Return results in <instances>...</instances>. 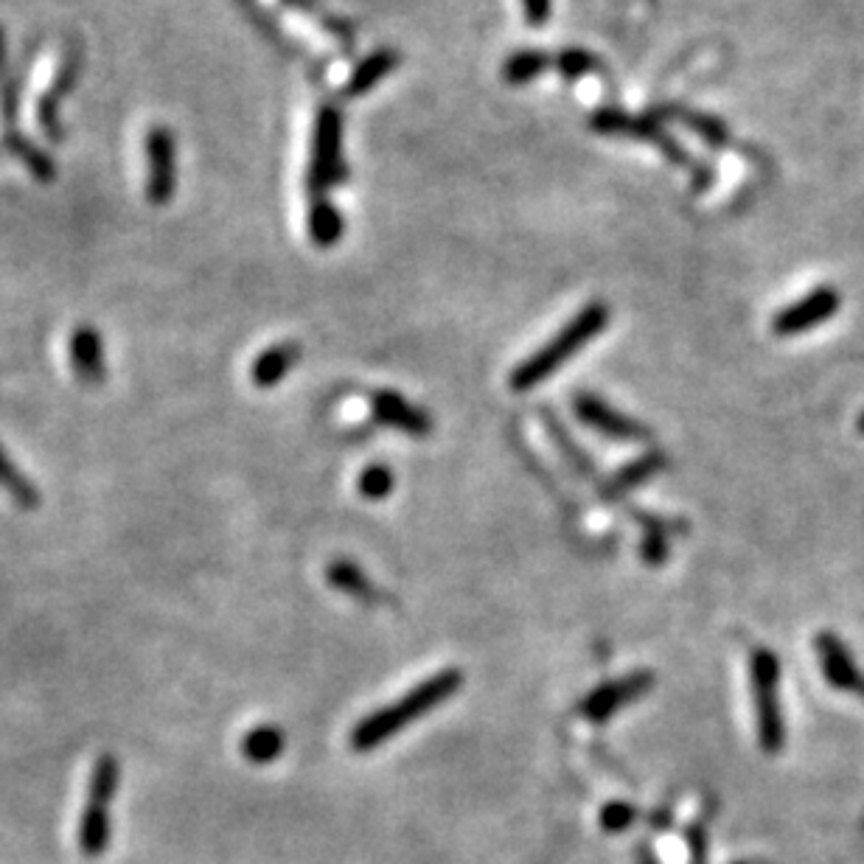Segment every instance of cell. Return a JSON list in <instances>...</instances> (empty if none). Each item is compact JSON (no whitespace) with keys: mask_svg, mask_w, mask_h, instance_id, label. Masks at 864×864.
I'll return each mask as SVG.
<instances>
[{"mask_svg":"<svg viewBox=\"0 0 864 864\" xmlns=\"http://www.w3.org/2000/svg\"><path fill=\"white\" fill-rule=\"evenodd\" d=\"M461 685L463 674L458 671V668H446V671L432 674L424 683L415 685L410 694H404L402 699L365 716L363 721L354 727V733H351V747H354L356 753H371V749H376L380 744L391 742L404 727H410L413 721H419L421 716L435 710L441 701L450 699L452 694H458Z\"/></svg>","mask_w":864,"mask_h":864,"instance_id":"6da1fadb","label":"cell"},{"mask_svg":"<svg viewBox=\"0 0 864 864\" xmlns=\"http://www.w3.org/2000/svg\"><path fill=\"white\" fill-rule=\"evenodd\" d=\"M609 323V306L601 301H592L587 304L579 315L572 317L561 332H556L537 354H531L526 363H520L511 374V387L517 393H528L537 385H542L544 380L556 374L564 363H570L572 356L579 354L585 345H590L598 334L607 328Z\"/></svg>","mask_w":864,"mask_h":864,"instance_id":"7a4b0ae2","label":"cell"},{"mask_svg":"<svg viewBox=\"0 0 864 864\" xmlns=\"http://www.w3.org/2000/svg\"><path fill=\"white\" fill-rule=\"evenodd\" d=\"M755 699V725H758L760 749L769 755L783 749V716H780V660L772 648H755L749 660Z\"/></svg>","mask_w":864,"mask_h":864,"instance_id":"3957f363","label":"cell"},{"mask_svg":"<svg viewBox=\"0 0 864 864\" xmlns=\"http://www.w3.org/2000/svg\"><path fill=\"white\" fill-rule=\"evenodd\" d=\"M345 180L343 160V116L334 107H323L315 121V138H312L310 160V186L312 199H323L337 183Z\"/></svg>","mask_w":864,"mask_h":864,"instance_id":"277c9868","label":"cell"},{"mask_svg":"<svg viewBox=\"0 0 864 864\" xmlns=\"http://www.w3.org/2000/svg\"><path fill=\"white\" fill-rule=\"evenodd\" d=\"M0 116H3V138H7L9 153L18 155L37 180L51 183L57 175L53 160L18 132V88H14L12 68H9V48L3 29H0Z\"/></svg>","mask_w":864,"mask_h":864,"instance_id":"5b68a950","label":"cell"},{"mask_svg":"<svg viewBox=\"0 0 864 864\" xmlns=\"http://www.w3.org/2000/svg\"><path fill=\"white\" fill-rule=\"evenodd\" d=\"M572 410L585 421L590 430H596L598 435L609 441H620V444H635V441H646L648 430L640 421L629 419L620 410H615L612 404L603 402L596 393H576L572 396Z\"/></svg>","mask_w":864,"mask_h":864,"instance_id":"8992f818","label":"cell"},{"mask_svg":"<svg viewBox=\"0 0 864 864\" xmlns=\"http://www.w3.org/2000/svg\"><path fill=\"white\" fill-rule=\"evenodd\" d=\"M147 199L153 205L171 203L177 188V147L169 127H153L147 135Z\"/></svg>","mask_w":864,"mask_h":864,"instance_id":"52a82bcc","label":"cell"},{"mask_svg":"<svg viewBox=\"0 0 864 864\" xmlns=\"http://www.w3.org/2000/svg\"><path fill=\"white\" fill-rule=\"evenodd\" d=\"M651 688H655V677L648 671H635L629 674V677L615 679V683L598 685L592 694H587L585 699H581L579 713L585 718H590V721H607L615 713L624 710L626 705L646 696Z\"/></svg>","mask_w":864,"mask_h":864,"instance_id":"ba28073f","label":"cell"},{"mask_svg":"<svg viewBox=\"0 0 864 864\" xmlns=\"http://www.w3.org/2000/svg\"><path fill=\"white\" fill-rule=\"evenodd\" d=\"M842 306V295L831 286H819L814 293H808L806 298H801L797 304L786 306L775 315L772 321V332L780 334V337H795V334L812 332V328L823 326L828 317H834Z\"/></svg>","mask_w":864,"mask_h":864,"instance_id":"9c48e42d","label":"cell"},{"mask_svg":"<svg viewBox=\"0 0 864 864\" xmlns=\"http://www.w3.org/2000/svg\"><path fill=\"white\" fill-rule=\"evenodd\" d=\"M590 127L601 135H629V138H646L651 144L662 149L674 164H688V155L683 147H677L671 140V135L660 127V121H651V118H635L626 116L620 110H598L590 118Z\"/></svg>","mask_w":864,"mask_h":864,"instance_id":"30bf717a","label":"cell"},{"mask_svg":"<svg viewBox=\"0 0 864 864\" xmlns=\"http://www.w3.org/2000/svg\"><path fill=\"white\" fill-rule=\"evenodd\" d=\"M68 351H70V365H73V374L82 385L99 387L107 380V360H105V340L101 332L94 326H77L68 337Z\"/></svg>","mask_w":864,"mask_h":864,"instance_id":"8fae6325","label":"cell"},{"mask_svg":"<svg viewBox=\"0 0 864 864\" xmlns=\"http://www.w3.org/2000/svg\"><path fill=\"white\" fill-rule=\"evenodd\" d=\"M814 648H817L819 666H823V674L831 688L847 690V694H858V690H862L864 677L856 668V662H853L847 646L840 640V635H834V631H819V635L814 637Z\"/></svg>","mask_w":864,"mask_h":864,"instance_id":"7c38bea8","label":"cell"},{"mask_svg":"<svg viewBox=\"0 0 864 864\" xmlns=\"http://www.w3.org/2000/svg\"><path fill=\"white\" fill-rule=\"evenodd\" d=\"M374 419L391 430L404 432L410 439H424L432 430V419L413 402L393 391H380L374 396Z\"/></svg>","mask_w":864,"mask_h":864,"instance_id":"4fadbf2b","label":"cell"},{"mask_svg":"<svg viewBox=\"0 0 864 864\" xmlns=\"http://www.w3.org/2000/svg\"><path fill=\"white\" fill-rule=\"evenodd\" d=\"M79 59H82L79 53H68V57H65L57 79H53L51 88L42 94L40 105H37V121H40L42 135H46L51 144H59V140H62V127H59V105H62L65 96H68L70 90H73V85H77Z\"/></svg>","mask_w":864,"mask_h":864,"instance_id":"5bb4252c","label":"cell"},{"mask_svg":"<svg viewBox=\"0 0 864 864\" xmlns=\"http://www.w3.org/2000/svg\"><path fill=\"white\" fill-rule=\"evenodd\" d=\"M301 360V345L295 343H278L269 345L267 351L256 356V363H253L251 376L258 387H273L284 380L293 365Z\"/></svg>","mask_w":864,"mask_h":864,"instance_id":"9a60e30c","label":"cell"},{"mask_svg":"<svg viewBox=\"0 0 864 864\" xmlns=\"http://www.w3.org/2000/svg\"><path fill=\"white\" fill-rule=\"evenodd\" d=\"M326 579L328 585L337 587L340 592H345V596L356 598V601H363V603H380L382 601V590L374 585V581L365 576V570H360V567L354 564V561H332L326 570Z\"/></svg>","mask_w":864,"mask_h":864,"instance_id":"2e32d148","label":"cell"},{"mask_svg":"<svg viewBox=\"0 0 864 864\" xmlns=\"http://www.w3.org/2000/svg\"><path fill=\"white\" fill-rule=\"evenodd\" d=\"M396 65H399V53L391 51V48L374 51L371 57H365L363 62L356 65L354 73H351L348 82H345L343 94L348 96V99L369 94V90H374L376 85H380L382 79H385L393 68H396Z\"/></svg>","mask_w":864,"mask_h":864,"instance_id":"e0dca14e","label":"cell"},{"mask_svg":"<svg viewBox=\"0 0 864 864\" xmlns=\"http://www.w3.org/2000/svg\"><path fill=\"white\" fill-rule=\"evenodd\" d=\"M666 463H668L666 452H648V455L626 463V467L620 469V472L615 474V478L609 480L607 485H603V494L607 497L629 494L631 489H637V485H642L646 480L655 478V474H660L662 469H666Z\"/></svg>","mask_w":864,"mask_h":864,"instance_id":"ac0fdd59","label":"cell"},{"mask_svg":"<svg viewBox=\"0 0 864 864\" xmlns=\"http://www.w3.org/2000/svg\"><path fill=\"white\" fill-rule=\"evenodd\" d=\"M107 845H110V814H107V806L88 801L82 819H79V851L85 856H101Z\"/></svg>","mask_w":864,"mask_h":864,"instance_id":"d6986e66","label":"cell"},{"mask_svg":"<svg viewBox=\"0 0 864 864\" xmlns=\"http://www.w3.org/2000/svg\"><path fill=\"white\" fill-rule=\"evenodd\" d=\"M306 225H310V239L315 242L317 247H332L343 239V230H345L343 214L328 203V197L312 199Z\"/></svg>","mask_w":864,"mask_h":864,"instance_id":"ffe728a7","label":"cell"},{"mask_svg":"<svg viewBox=\"0 0 864 864\" xmlns=\"http://www.w3.org/2000/svg\"><path fill=\"white\" fill-rule=\"evenodd\" d=\"M550 68V57L537 48H526V51H514L505 62H502V79L509 85H531L542 77Z\"/></svg>","mask_w":864,"mask_h":864,"instance_id":"44dd1931","label":"cell"},{"mask_svg":"<svg viewBox=\"0 0 864 864\" xmlns=\"http://www.w3.org/2000/svg\"><path fill=\"white\" fill-rule=\"evenodd\" d=\"M0 489L7 491L23 511H35L40 505V489L20 472L12 458L0 450Z\"/></svg>","mask_w":864,"mask_h":864,"instance_id":"7402d4cb","label":"cell"},{"mask_svg":"<svg viewBox=\"0 0 864 864\" xmlns=\"http://www.w3.org/2000/svg\"><path fill=\"white\" fill-rule=\"evenodd\" d=\"M284 733L273 725H262L242 738V755L251 764H273L284 753Z\"/></svg>","mask_w":864,"mask_h":864,"instance_id":"603a6c76","label":"cell"},{"mask_svg":"<svg viewBox=\"0 0 864 864\" xmlns=\"http://www.w3.org/2000/svg\"><path fill=\"white\" fill-rule=\"evenodd\" d=\"M118 786H121V764H118L116 755H101V758H96L88 783L90 803L110 806L112 797L118 795Z\"/></svg>","mask_w":864,"mask_h":864,"instance_id":"cb8c5ba5","label":"cell"},{"mask_svg":"<svg viewBox=\"0 0 864 864\" xmlns=\"http://www.w3.org/2000/svg\"><path fill=\"white\" fill-rule=\"evenodd\" d=\"M556 68H559V73L564 79H581L598 68V59L596 53L585 51V48H564V51L556 57Z\"/></svg>","mask_w":864,"mask_h":864,"instance_id":"d4e9b609","label":"cell"},{"mask_svg":"<svg viewBox=\"0 0 864 864\" xmlns=\"http://www.w3.org/2000/svg\"><path fill=\"white\" fill-rule=\"evenodd\" d=\"M356 489H360L363 497H369V500H382V497H387L393 491V472L387 467H382V463H374V467L360 472Z\"/></svg>","mask_w":864,"mask_h":864,"instance_id":"484cf974","label":"cell"},{"mask_svg":"<svg viewBox=\"0 0 864 864\" xmlns=\"http://www.w3.org/2000/svg\"><path fill=\"white\" fill-rule=\"evenodd\" d=\"M544 421H548L550 432H553V441H556V444H559V450L564 452L567 458H570V463H572V467L579 469L581 474H596V467H592V461H590V458H587L585 452L579 450V446H576V444H572L570 439H567V435H564V430H561V424H559V421H556L553 415H550V410H544Z\"/></svg>","mask_w":864,"mask_h":864,"instance_id":"4316f807","label":"cell"},{"mask_svg":"<svg viewBox=\"0 0 864 864\" xmlns=\"http://www.w3.org/2000/svg\"><path fill=\"white\" fill-rule=\"evenodd\" d=\"M677 116L683 118V124H688L694 132H699L710 147H725L727 144V127L721 121H716V118L696 116V112H677Z\"/></svg>","mask_w":864,"mask_h":864,"instance_id":"83f0119b","label":"cell"},{"mask_svg":"<svg viewBox=\"0 0 864 864\" xmlns=\"http://www.w3.org/2000/svg\"><path fill=\"white\" fill-rule=\"evenodd\" d=\"M635 819H637V812L629 806V803H609V806H603L601 812V828L609 831V834H620V831L629 828Z\"/></svg>","mask_w":864,"mask_h":864,"instance_id":"f1b7e54d","label":"cell"},{"mask_svg":"<svg viewBox=\"0 0 864 864\" xmlns=\"http://www.w3.org/2000/svg\"><path fill=\"white\" fill-rule=\"evenodd\" d=\"M666 556H668L666 533H662V528L657 526V522H648L646 537H642V559H646L648 564H660V561H666Z\"/></svg>","mask_w":864,"mask_h":864,"instance_id":"f546056e","label":"cell"},{"mask_svg":"<svg viewBox=\"0 0 864 864\" xmlns=\"http://www.w3.org/2000/svg\"><path fill=\"white\" fill-rule=\"evenodd\" d=\"M550 3L553 0H522V12L531 26H544L550 20Z\"/></svg>","mask_w":864,"mask_h":864,"instance_id":"4dcf8cb0","label":"cell"},{"mask_svg":"<svg viewBox=\"0 0 864 864\" xmlns=\"http://www.w3.org/2000/svg\"><path fill=\"white\" fill-rule=\"evenodd\" d=\"M856 430L864 435V410H862V413H858V419H856Z\"/></svg>","mask_w":864,"mask_h":864,"instance_id":"1f68e13d","label":"cell"},{"mask_svg":"<svg viewBox=\"0 0 864 864\" xmlns=\"http://www.w3.org/2000/svg\"><path fill=\"white\" fill-rule=\"evenodd\" d=\"M858 694H862V696H864V685H862V690H858Z\"/></svg>","mask_w":864,"mask_h":864,"instance_id":"d6a6232c","label":"cell"}]
</instances>
